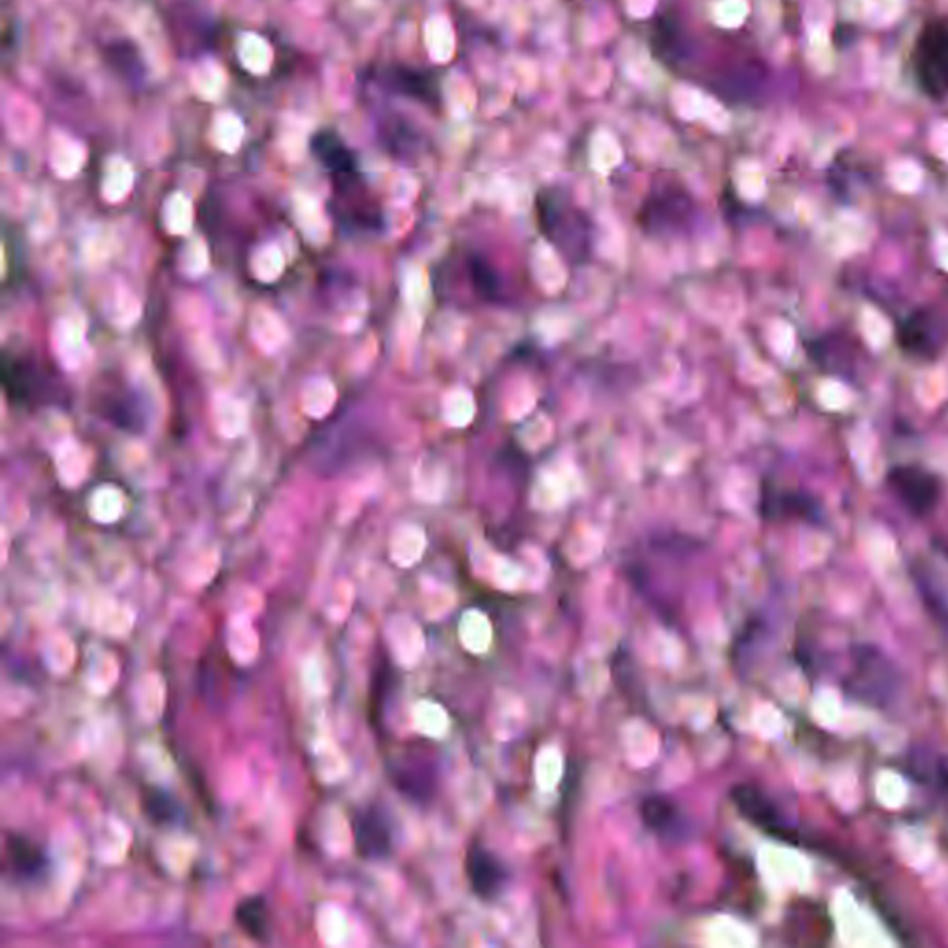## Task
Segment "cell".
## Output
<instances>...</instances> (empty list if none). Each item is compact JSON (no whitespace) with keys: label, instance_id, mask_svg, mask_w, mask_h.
Returning <instances> with one entry per match:
<instances>
[{"label":"cell","instance_id":"cell-20","mask_svg":"<svg viewBox=\"0 0 948 948\" xmlns=\"http://www.w3.org/2000/svg\"><path fill=\"white\" fill-rule=\"evenodd\" d=\"M863 328H865V336H867V338L871 339V343H875V345H884L887 338H889V333H891V328H889V325L884 320V317H880L878 314L865 315Z\"/></svg>","mask_w":948,"mask_h":948},{"label":"cell","instance_id":"cell-22","mask_svg":"<svg viewBox=\"0 0 948 948\" xmlns=\"http://www.w3.org/2000/svg\"><path fill=\"white\" fill-rule=\"evenodd\" d=\"M939 262H941L945 269H948V241H945V243H941V246H939Z\"/></svg>","mask_w":948,"mask_h":948},{"label":"cell","instance_id":"cell-16","mask_svg":"<svg viewBox=\"0 0 948 948\" xmlns=\"http://www.w3.org/2000/svg\"><path fill=\"white\" fill-rule=\"evenodd\" d=\"M394 786L413 801H428L434 794V778L430 773L413 765H397L391 769Z\"/></svg>","mask_w":948,"mask_h":948},{"label":"cell","instance_id":"cell-6","mask_svg":"<svg viewBox=\"0 0 948 948\" xmlns=\"http://www.w3.org/2000/svg\"><path fill=\"white\" fill-rule=\"evenodd\" d=\"M352 839L357 856L367 862L386 860L393 854V825L380 806L357 810L352 817Z\"/></svg>","mask_w":948,"mask_h":948},{"label":"cell","instance_id":"cell-2","mask_svg":"<svg viewBox=\"0 0 948 948\" xmlns=\"http://www.w3.org/2000/svg\"><path fill=\"white\" fill-rule=\"evenodd\" d=\"M900 688V671L880 648L858 643L850 648V669L843 678V690L860 703L886 708Z\"/></svg>","mask_w":948,"mask_h":948},{"label":"cell","instance_id":"cell-8","mask_svg":"<svg viewBox=\"0 0 948 948\" xmlns=\"http://www.w3.org/2000/svg\"><path fill=\"white\" fill-rule=\"evenodd\" d=\"M309 150L315 160L327 169L330 177L341 185L354 184L360 180L356 155L352 153L339 134L332 130H320L309 139Z\"/></svg>","mask_w":948,"mask_h":948},{"label":"cell","instance_id":"cell-19","mask_svg":"<svg viewBox=\"0 0 948 948\" xmlns=\"http://www.w3.org/2000/svg\"><path fill=\"white\" fill-rule=\"evenodd\" d=\"M943 391V375L941 373H926V375L921 376V380H919L917 393L919 399L924 402V404H937V402L941 401Z\"/></svg>","mask_w":948,"mask_h":948},{"label":"cell","instance_id":"cell-15","mask_svg":"<svg viewBox=\"0 0 948 948\" xmlns=\"http://www.w3.org/2000/svg\"><path fill=\"white\" fill-rule=\"evenodd\" d=\"M465 269L469 272V280L473 283L474 293L481 296L482 301H500L502 288H500L499 272L487 259L482 258L481 254H469L465 258Z\"/></svg>","mask_w":948,"mask_h":948},{"label":"cell","instance_id":"cell-21","mask_svg":"<svg viewBox=\"0 0 948 948\" xmlns=\"http://www.w3.org/2000/svg\"><path fill=\"white\" fill-rule=\"evenodd\" d=\"M823 389L831 393V399H826L825 401L826 406L830 408V410H838L839 406H843L849 401V391L841 384H826Z\"/></svg>","mask_w":948,"mask_h":948},{"label":"cell","instance_id":"cell-18","mask_svg":"<svg viewBox=\"0 0 948 948\" xmlns=\"http://www.w3.org/2000/svg\"><path fill=\"white\" fill-rule=\"evenodd\" d=\"M919 593L923 597V603L936 621L941 622L943 627L948 630V598L939 592L932 580L926 579L923 574L917 576Z\"/></svg>","mask_w":948,"mask_h":948},{"label":"cell","instance_id":"cell-14","mask_svg":"<svg viewBox=\"0 0 948 948\" xmlns=\"http://www.w3.org/2000/svg\"><path fill=\"white\" fill-rule=\"evenodd\" d=\"M105 60L119 76H123L124 81H129L130 84H139L147 74V68H145V62L139 54V49H137L136 44L126 41V39H119V41L106 45Z\"/></svg>","mask_w":948,"mask_h":948},{"label":"cell","instance_id":"cell-17","mask_svg":"<svg viewBox=\"0 0 948 948\" xmlns=\"http://www.w3.org/2000/svg\"><path fill=\"white\" fill-rule=\"evenodd\" d=\"M394 685H397V672L389 661H384L382 666L376 667L370 684L369 719L373 725L380 722L389 696L393 695Z\"/></svg>","mask_w":948,"mask_h":948},{"label":"cell","instance_id":"cell-9","mask_svg":"<svg viewBox=\"0 0 948 948\" xmlns=\"http://www.w3.org/2000/svg\"><path fill=\"white\" fill-rule=\"evenodd\" d=\"M641 821L659 838L680 841L690 836V819L677 802L664 794H648L640 806Z\"/></svg>","mask_w":948,"mask_h":948},{"label":"cell","instance_id":"cell-12","mask_svg":"<svg viewBox=\"0 0 948 948\" xmlns=\"http://www.w3.org/2000/svg\"><path fill=\"white\" fill-rule=\"evenodd\" d=\"M234 921L248 939L267 943L271 937V913L264 895H248L235 906Z\"/></svg>","mask_w":948,"mask_h":948},{"label":"cell","instance_id":"cell-11","mask_svg":"<svg viewBox=\"0 0 948 948\" xmlns=\"http://www.w3.org/2000/svg\"><path fill=\"white\" fill-rule=\"evenodd\" d=\"M99 410L102 420L130 434H139L147 423L142 399L129 389L105 391L100 394Z\"/></svg>","mask_w":948,"mask_h":948},{"label":"cell","instance_id":"cell-3","mask_svg":"<svg viewBox=\"0 0 948 948\" xmlns=\"http://www.w3.org/2000/svg\"><path fill=\"white\" fill-rule=\"evenodd\" d=\"M913 74L931 99L948 97V15L934 17L919 32L912 52Z\"/></svg>","mask_w":948,"mask_h":948},{"label":"cell","instance_id":"cell-5","mask_svg":"<svg viewBox=\"0 0 948 948\" xmlns=\"http://www.w3.org/2000/svg\"><path fill=\"white\" fill-rule=\"evenodd\" d=\"M730 799H732L733 806L738 807V812L749 823L765 834H769L770 838L788 841V843L799 841L797 830L786 821L780 807L776 806V802L762 789L751 786V783H739V786H733L732 791H730Z\"/></svg>","mask_w":948,"mask_h":948},{"label":"cell","instance_id":"cell-10","mask_svg":"<svg viewBox=\"0 0 948 948\" xmlns=\"http://www.w3.org/2000/svg\"><path fill=\"white\" fill-rule=\"evenodd\" d=\"M4 862L10 875L19 882H36L44 878L49 867V858L39 844L23 834L10 831L4 841Z\"/></svg>","mask_w":948,"mask_h":948},{"label":"cell","instance_id":"cell-13","mask_svg":"<svg viewBox=\"0 0 948 948\" xmlns=\"http://www.w3.org/2000/svg\"><path fill=\"white\" fill-rule=\"evenodd\" d=\"M139 804L143 815L155 826H177L185 817L182 802L160 786H145Z\"/></svg>","mask_w":948,"mask_h":948},{"label":"cell","instance_id":"cell-1","mask_svg":"<svg viewBox=\"0 0 948 948\" xmlns=\"http://www.w3.org/2000/svg\"><path fill=\"white\" fill-rule=\"evenodd\" d=\"M0 380L12 406H60L62 376L28 349H4L0 362Z\"/></svg>","mask_w":948,"mask_h":948},{"label":"cell","instance_id":"cell-7","mask_svg":"<svg viewBox=\"0 0 948 948\" xmlns=\"http://www.w3.org/2000/svg\"><path fill=\"white\" fill-rule=\"evenodd\" d=\"M465 871L473 894L487 902L499 899L510 882V871L505 863L482 844H474L469 849Z\"/></svg>","mask_w":948,"mask_h":948},{"label":"cell","instance_id":"cell-4","mask_svg":"<svg viewBox=\"0 0 948 948\" xmlns=\"http://www.w3.org/2000/svg\"><path fill=\"white\" fill-rule=\"evenodd\" d=\"M542 232L571 264H585L593 253V227L582 214L543 211Z\"/></svg>","mask_w":948,"mask_h":948}]
</instances>
